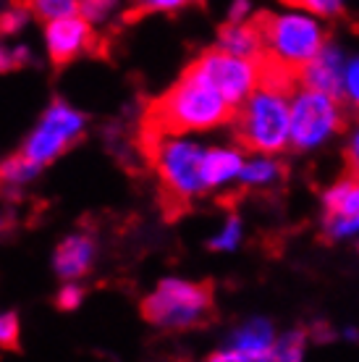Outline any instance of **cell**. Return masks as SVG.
<instances>
[{
	"instance_id": "obj_1",
	"label": "cell",
	"mask_w": 359,
	"mask_h": 362,
	"mask_svg": "<svg viewBox=\"0 0 359 362\" xmlns=\"http://www.w3.org/2000/svg\"><path fill=\"white\" fill-rule=\"evenodd\" d=\"M236 110L239 105L228 103L220 92L192 71H184L171 90L147 105L139 134L179 136L187 132H205L234 121Z\"/></svg>"
},
{
	"instance_id": "obj_2",
	"label": "cell",
	"mask_w": 359,
	"mask_h": 362,
	"mask_svg": "<svg viewBox=\"0 0 359 362\" xmlns=\"http://www.w3.org/2000/svg\"><path fill=\"white\" fill-rule=\"evenodd\" d=\"M136 145L144 160L153 165L160 179V202L168 218H179L189 208V199L207 189L205 181V153L194 142H181L173 136H144Z\"/></svg>"
},
{
	"instance_id": "obj_3",
	"label": "cell",
	"mask_w": 359,
	"mask_h": 362,
	"mask_svg": "<svg viewBox=\"0 0 359 362\" xmlns=\"http://www.w3.org/2000/svg\"><path fill=\"white\" fill-rule=\"evenodd\" d=\"M291 110L278 92L257 90L236 110L234 136L249 153H278L288 142Z\"/></svg>"
},
{
	"instance_id": "obj_4",
	"label": "cell",
	"mask_w": 359,
	"mask_h": 362,
	"mask_svg": "<svg viewBox=\"0 0 359 362\" xmlns=\"http://www.w3.org/2000/svg\"><path fill=\"white\" fill-rule=\"evenodd\" d=\"M142 315L155 326L192 328L213 317V284L192 281H163L158 291L142 302Z\"/></svg>"
},
{
	"instance_id": "obj_5",
	"label": "cell",
	"mask_w": 359,
	"mask_h": 362,
	"mask_svg": "<svg viewBox=\"0 0 359 362\" xmlns=\"http://www.w3.org/2000/svg\"><path fill=\"white\" fill-rule=\"evenodd\" d=\"M252 21L257 24L262 35V45L276 58L291 64L302 71V66L310 64L314 55L328 45V35L312 18L305 16H276L268 11L254 13Z\"/></svg>"
},
{
	"instance_id": "obj_6",
	"label": "cell",
	"mask_w": 359,
	"mask_h": 362,
	"mask_svg": "<svg viewBox=\"0 0 359 362\" xmlns=\"http://www.w3.org/2000/svg\"><path fill=\"white\" fill-rule=\"evenodd\" d=\"M187 71L199 76L202 82H207L234 105H242L244 100L257 90V64H254V58L228 53L223 47L207 50L199 58H194Z\"/></svg>"
},
{
	"instance_id": "obj_7",
	"label": "cell",
	"mask_w": 359,
	"mask_h": 362,
	"mask_svg": "<svg viewBox=\"0 0 359 362\" xmlns=\"http://www.w3.org/2000/svg\"><path fill=\"white\" fill-rule=\"evenodd\" d=\"M343 127H346V113L341 110V100L317 90H305L299 92L297 103L291 108L288 139L294 150H307V147L320 145L333 132H341Z\"/></svg>"
},
{
	"instance_id": "obj_8",
	"label": "cell",
	"mask_w": 359,
	"mask_h": 362,
	"mask_svg": "<svg viewBox=\"0 0 359 362\" xmlns=\"http://www.w3.org/2000/svg\"><path fill=\"white\" fill-rule=\"evenodd\" d=\"M81 129H84V116L69 108L61 100H55L21 153L27 155L29 160H35L37 165H45L71 145L81 134Z\"/></svg>"
},
{
	"instance_id": "obj_9",
	"label": "cell",
	"mask_w": 359,
	"mask_h": 362,
	"mask_svg": "<svg viewBox=\"0 0 359 362\" xmlns=\"http://www.w3.org/2000/svg\"><path fill=\"white\" fill-rule=\"evenodd\" d=\"M354 231H359V171H349L325 194V239L349 236Z\"/></svg>"
},
{
	"instance_id": "obj_10",
	"label": "cell",
	"mask_w": 359,
	"mask_h": 362,
	"mask_svg": "<svg viewBox=\"0 0 359 362\" xmlns=\"http://www.w3.org/2000/svg\"><path fill=\"white\" fill-rule=\"evenodd\" d=\"M47 35V50H50V61L55 69H63L71 64L73 58L84 50H95L98 47V37L92 35L90 24L84 16H63L53 18L45 29Z\"/></svg>"
},
{
	"instance_id": "obj_11",
	"label": "cell",
	"mask_w": 359,
	"mask_h": 362,
	"mask_svg": "<svg viewBox=\"0 0 359 362\" xmlns=\"http://www.w3.org/2000/svg\"><path fill=\"white\" fill-rule=\"evenodd\" d=\"M299 82H302V90L325 92V95L343 103V98H346V74H343L341 53L336 47L325 45L310 64L302 66Z\"/></svg>"
},
{
	"instance_id": "obj_12",
	"label": "cell",
	"mask_w": 359,
	"mask_h": 362,
	"mask_svg": "<svg viewBox=\"0 0 359 362\" xmlns=\"http://www.w3.org/2000/svg\"><path fill=\"white\" fill-rule=\"evenodd\" d=\"M92 255H95V247H92L90 236H69L55 250V271H58V276L69 281L79 279V276L90 271Z\"/></svg>"
},
{
	"instance_id": "obj_13",
	"label": "cell",
	"mask_w": 359,
	"mask_h": 362,
	"mask_svg": "<svg viewBox=\"0 0 359 362\" xmlns=\"http://www.w3.org/2000/svg\"><path fill=\"white\" fill-rule=\"evenodd\" d=\"M218 40H220L223 50L244 55V58H257L265 50L260 29H257V24L252 18L247 24H242V21H228V24H223L220 32H218Z\"/></svg>"
},
{
	"instance_id": "obj_14",
	"label": "cell",
	"mask_w": 359,
	"mask_h": 362,
	"mask_svg": "<svg viewBox=\"0 0 359 362\" xmlns=\"http://www.w3.org/2000/svg\"><path fill=\"white\" fill-rule=\"evenodd\" d=\"M234 349L242 354V360H276V344H273V328L265 320H254L242 328L234 339Z\"/></svg>"
},
{
	"instance_id": "obj_15",
	"label": "cell",
	"mask_w": 359,
	"mask_h": 362,
	"mask_svg": "<svg viewBox=\"0 0 359 362\" xmlns=\"http://www.w3.org/2000/svg\"><path fill=\"white\" fill-rule=\"evenodd\" d=\"M244 168V160L239 153H231V150H207L205 153V181L207 187H216V184H223V181L239 176Z\"/></svg>"
},
{
	"instance_id": "obj_16",
	"label": "cell",
	"mask_w": 359,
	"mask_h": 362,
	"mask_svg": "<svg viewBox=\"0 0 359 362\" xmlns=\"http://www.w3.org/2000/svg\"><path fill=\"white\" fill-rule=\"evenodd\" d=\"M13 6L24 8L27 13L42 18V21L79 13V0H13Z\"/></svg>"
},
{
	"instance_id": "obj_17",
	"label": "cell",
	"mask_w": 359,
	"mask_h": 362,
	"mask_svg": "<svg viewBox=\"0 0 359 362\" xmlns=\"http://www.w3.org/2000/svg\"><path fill=\"white\" fill-rule=\"evenodd\" d=\"M194 3L197 0H131L124 13V21L131 24V21H139L142 16L158 13V11H181L187 6H194Z\"/></svg>"
},
{
	"instance_id": "obj_18",
	"label": "cell",
	"mask_w": 359,
	"mask_h": 362,
	"mask_svg": "<svg viewBox=\"0 0 359 362\" xmlns=\"http://www.w3.org/2000/svg\"><path fill=\"white\" fill-rule=\"evenodd\" d=\"M40 171V165L35 160H29L24 153L13 155L11 160L6 163H0V181H6V184H24L29 181L35 173Z\"/></svg>"
},
{
	"instance_id": "obj_19",
	"label": "cell",
	"mask_w": 359,
	"mask_h": 362,
	"mask_svg": "<svg viewBox=\"0 0 359 362\" xmlns=\"http://www.w3.org/2000/svg\"><path fill=\"white\" fill-rule=\"evenodd\" d=\"M242 181L244 184H268V181H278L286 176V165L276 163V160H257L242 168Z\"/></svg>"
},
{
	"instance_id": "obj_20",
	"label": "cell",
	"mask_w": 359,
	"mask_h": 362,
	"mask_svg": "<svg viewBox=\"0 0 359 362\" xmlns=\"http://www.w3.org/2000/svg\"><path fill=\"white\" fill-rule=\"evenodd\" d=\"M302 349H305V331L286 334L278 344H276V360H299V357H302Z\"/></svg>"
},
{
	"instance_id": "obj_21",
	"label": "cell",
	"mask_w": 359,
	"mask_h": 362,
	"mask_svg": "<svg viewBox=\"0 0 359 362\" xmlns=\"http://www.w3.org/2000/svg\"><path fill=\"white\" fill-rule=\"evenodd\" d=\"M0 346H3V349H11V352L18 349V320L13 313L0 315Z\"/></svg>"
},
{
	"instance_id": "obj_22",
	"label": "cell",
	"mask_w": 359,
	"mask_h": 362,
	"mask_svg": "<svg viewBox=\"0 0 359 362\" xmlns=\"http://www.w3.org/2000/svg\"><path fill=\"white\" fill-rule=\"evenodd\" d=\"M239 236H242V226H239L236 218H231V221L225 223L223 234L216 236V239L210 242V247H213V250H231V247L239 245Z\"/></svg>"
},
{
	"instance_id": "obj_23",
	"label": "cell",
	"mask_w": 359,
	"mask_h": 362,
	"mask_svg": "<svg viewBox=\"0 0 359 362\" xmlns=\"http://www.w3.org/2000/svg\"><path fill=\"white\" fill-rule=\"evenodd\" d=\"M113 6V0H79V13L87 21H100Z\"/></svg>"
},
{
	"instance_id": "obj_24",
	"label": "cell",
	"mask_w": 359,
	"mask_h": 362,
	"mask_svg": "<svg viewBox=\"0 0 359 362\" xmlns=\"http://www.w3.org/2000/svg\"><path fill=\"white\" fill-rule=\"evenodd\" d=\"M24 21H27V11L13 6V11L0 13V35H11V32H16V29L24 27Z\"/></svg>"
},
{
	"instance_id": "obj_25",
	"label": "cell",
	"mask_w": 359,
	"mask_h": 362,
	"mask_svg": "<svg viewBox=\"0 0 359 362\" xmlns=\"http://www.w3.org/2000/svg\"><path fill=\"white\" fill-rule=\"evenodd\" d=\"M341 3L343 0H299V8L323 13V16H333V13H341Z\"/></svg>"
},
{
	"instance_id": "obj_26",
	"label": "cell",
	"mask_w": 359,
	"mask_h": 362,
	"mask_svg": "<svg viewBox=\"0 0 359 362\" xmlns=\"http://www.w3.org/2000/svg\"><path fill=\"white\" fill-rule=\"evenodd\" d=\"M81 297H84V291H81L79 286H63V289L58 291V297H55V305L61 310H73V308H79Z\"/></svg>"
},
{
	"instance_id": "obj_27",
	"label": "cell",
	"mask_w": 359,
	"mask_h": 362,
	"mask_svg": "<svg viewBox=\"0 0 359 362\" xmlns=\"http://www.w3.org/2000/svg\"><path fill=\"white\" fill-rule=\"evenodd\" d=\"M346 98L354 103V108L359 110V61L346 69Z\"/></svg>"
},
{
	"instance_id": "obj_28",
	"label": "cell",
	"mask_w": 359,
	"mask_h": 362,
	"mask_svg": "<svg viewBox=\"0 0 359 362\" xmlns=\"http://www.w3.org/2000/svg\"><path fill=\"white\" fill-rule=\"evenodd\" d=\"M16 53H11L6 47H0V74L8 71V69H16Z\"/></svg>"
},
{
	"instance_id": "obj_29",
	"label": "cell",
	"mask_w": 359,
	"mask_h": 362,
	"mask_svg": "<svg viewBox=\"0 0 359 362\" xmlns=\"http://www.w3.org/2000/svg\"><path fill=\"white\" fill-rule=\"evenodd\" d=\"M346 158H349V171H359V134H357V139H354V145L349 147Z\"/></svg>"
},
{
	"instance_id": "obj_30",
	"label": "cell",
	"mask_w": 359,
	"mask_h": 362,
	"mask_svg": "<svg viewBox=\"0 0 359 362\" xmlns=\"http://www.w3.org/2000/svg\"><path fill=\"white\" fill-rule=\"evenodd\" d=\"M247 11H249V3L247 0H236L234 8H231V21H242L247 16Z\"/></svg>"
}]
</instances>
